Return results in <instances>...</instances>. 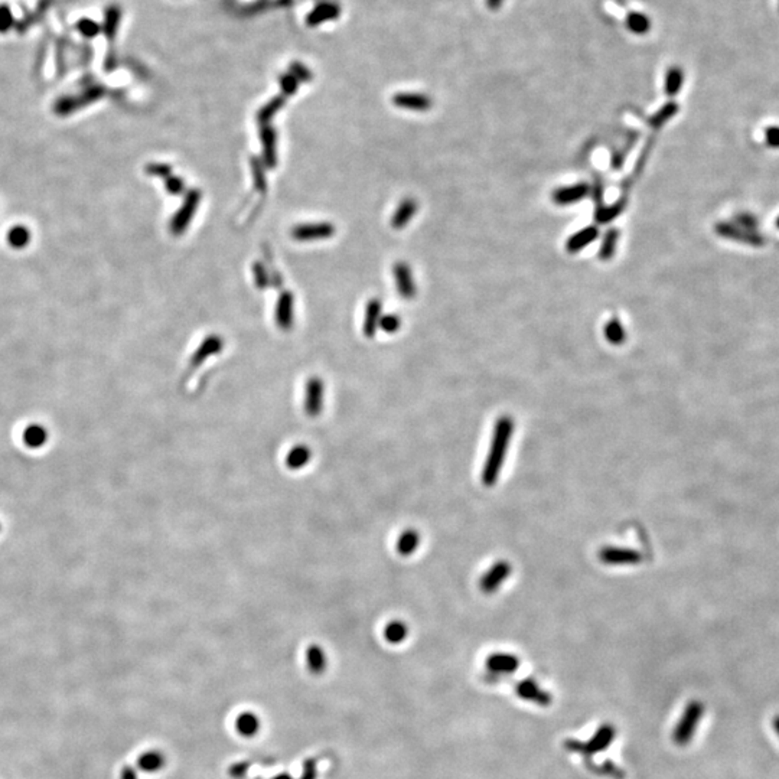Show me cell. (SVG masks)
Returning <instances> with one entry per match:
<instances>
[{
  "label": "cell",
  "instance_id": "cell-1",
  "mask_svg": "<svg viewBox=\"0 0 779 779\" xmlns=\"http://www.w3.org/2000/svg\"><path fill=\"white\" fill-rule=\"evenodd\" d=\"M514 429H515V423L511 416H501L495 421L491 446L481 475L482 484L485 487H492L498 482L502 465H504L506 455L510 449Z\"/></svg>",
  "mask_w": 779,
  "mask_h": 779
},
{
  "label": "cell",
  "instance_id": "cell-2",
  "mask_svg": "<svg viewBox=\"0 0 779 779\" xmlns=\"http://www.w3.org/2000/svg\"><path fill=\"white\" fill-rule=\"evenodd\" d=\"M703 714H705V706H703L701 701L693 700L689 703L672 733V740L678 746H687L690 743V740L696 735Z\"/></svg>",
  "mask_w": 779,
  "mask_h": 779
},
{
  "label": "cell",
  "instance_id": "cell-3",
  "mask_svg": "<svg viewBox=\"0 0 779 779\" xmlns=\"http://www.w3.org/2000/svg\"><path fill=\"white\" fill-rule=\"evenodd\" d=\"M614 739H615V727L611 726V724H603L589 742L583 743V742L569 740V742L564 743V746L570 752H577V753H581V755H583L585 758H589L590 755H593V753H596V752L605 750Z\"/></svg>",
  "mask_w": 779,
  "mask_h": 779
},
{
  "label": "cell",
  "instance_id": "cell-4",
  "mask_svg": "<svg viewBox=\"0 0 779 779\" xmlns=\"http://www.w3.org/2000/svg\"><path fill=\"white\" fill-rule=\"evenodd\" d=\"M599 560L608 566H634L642 562V555L638 550L628 547H603L600 548Z\"/></svg>",
  "mask_w": 779,
  "mask_h": 779
},
{
  "label": "cell",
  "instance_id": "cell-5",
  "mask_svg": "<svg viewBox=\"0 0 779 779\" xmlns=\"http://www.w3.org/2000/svg\"><path fill=\"white\" fill-rule=\"evenodd\" d=\"M511 571H513V567L508 562H504V560L496 562L481 577V581H480L481 590L487 595H491V593L496 592L502 586V583H504L511 576Z\"/></svg>",
  "mask_w": 779,
  "mask_h": 779
},
{
  "label": "cell",
  "instance_id": "cell-6",
  "mask_svg": "<svg viewBox=\"0 0 779 779\" xmlns=\"http://www.w3.org/2000/svg\"><path fill=\"white\" fill-rule=\"evenodd\" d=\"M714 231L724 238L729 240H733V241H739L742 244H749V245H762L765 243V238H762L759 234H757L755 231H747L745 229H740L739 225L733 224H727V222H719L716 224Z\"/></svg>",
  "mask_w": 779,
  "mask_h": 779
},
{
  "label": "cell",
  "instance_id": "cell-7",
  "mask_svg": "<svg viewBox=\"0 0 779 779\" xmlns=\"http://www.w3.org/2000/svg\"><path fill=\"white\" fill-rule=\"evenodd\" d=\"M199 199H201V194L199 191L194 189L187 195V201L185 204L182 205V208L178 211V214L175 215V218L170 222V230L175 234H181L182 231L187 230L189 221L192 219V215L195 212V210L198 208L199 204Z\"/></svg>",
  "mask_w": 779,
  "mask_h": 779
},
{
  "label": "cell",
  "instance_id": "cell-8",
  "mask_svg": "<svg viewBox=\"0 0 779 779\" xmlns=\"http://www.w3.org/2000/svg\"><path fill=\"white\" fill-rule=\"evenodd\" d=\"M325 386L323 383L313 377L306 384L305 391V413L309 417H318L322 413L325 401Z\"/></svg>",
  "mask_w": 779,
  "mask_h": 779
},
{
  "label": "cell",
  "instance_id": "cell-9",
  "mask_svg": "<svg viewBox=\"0 0 779 779\" xmlns=\"http://www.w3.org/2000/svg\"><path fill=\"white\" fill-rule=\"evenodd\" d=\"M222 346H224V342H222V339H221L219 337L211 335V337L205 338L204 342L199 345V348L195 351V354H194L192 358H191L189 368H188V371H187V374H185V381L189 379V375H191L192 371H195V370H196L201 364H203L207 358H210V357L218 354L219 351L222 349Z\"/></svg>",
  "mask_w": 779,
  "mask_h": 779
},
{
  "label": "cell",
  "instance_id": "cell-10",
  "mask_svg": "<svg viewBox=\"0 0 779 779\" xmlns=\"http://www.w3.org/2000/svg\"><path fill=\"white\" fill-rule=\"evenodd\" d=\"M393 103L400 109L412 111H427L433 106L432 98L420 93H398L393 97Z\"/></svg>",
  "mask_w": 779,
  "mask_h": 779
},
{
  "label": "cell",
  "instance_id": "cell-11",
  "mask_svg": "<svg viewBox=\"0 0 779 779\" xmlns=\"http://www.w3.org/2000/svg\"><path fill=\"white\" fill-rule=\"evenodd\" d=\"M515 691L518 697H521L522 700L533 701L538 706H547L551 703L550 694L546 690H543L534 680H531V678H527V680L518 683Z\"/></svg>",
  "mask_w": 779,
  "mask_h": 779
},
{
  "label": "cell",
  "instance_id": "cell-12",
  "mask_svg": "<svg viewBox=\"0 0 779 779\" xmlns=\"http://www.w3.org/2000/svg\"><path fill=\"white\" fill-rule=\"evenodd\" d=\"M335 233V229L331 224H308V225H299L293 229L292 236L294 240L300 241H311V240H322L330 238Z\"/></svg>",
  "mask_w": 779,
  "mask_h": 779
},
{
  "label": "cell",
  "instance_id": "cell-13",
  "mask_svg": "<svg viewBox=\"0 0 779 779\" xmlns=\"http://www.w3.org/2000/svg\"><path fill=\"white\" fill-rule=\"evenodd\" d=\"M103 93H104L103 88L94 87V88L88 90L87 94H86L84 97L80 95V97H65V98H61L60 102L55 104V113H58V114H61V116L69 114V113L75 111V109H79L80 106H84V104H88V103H91V102H94V100H97Z\"/></svg>",
  "mask_w": 779,
  "mask_h": 779
},
{
  "label": "cell",
  "instance_id": "cell-14",
  "mask_svg": "<svg viewBox=\"0 0 779 779\" xmlns=\"http://www.w3.org/2000/svg\"><path fill=\"white\" fill-rule=\"evenodd\" d=\"M589 192H590L589 185L582 182L566 188H559L557 191L553 192L551 198L557 205H570V204L579 203V201H582Z\"/></svg>",
  "mask_w": 779,
  "mask_h": 779
},
{
  "label": "cell",
  "instance_id": "cell-15",
  "mask_svg": "<svg viewBox=\"0 0 779 779\" xmlns=\"http://www.w3.org/2000/svg\"><path fill=\"white\" fill-rule=\"evenodd\" d=\"M487 667L492 672V675H501V674L507 675V674H513L520 667V661L513 654L496 652V654H492L488 658Z\"/></svg>",
  "mask_w": 779,
  "mask_h": 779
},
{
  "label": "cell",
  "instance_id": "cell-16",
  "mask_svg": "<svg viewBox=\"0 0 779 779\" xmlns=\"http://www.w3.org/2000/svg\"><path fill=\"white\" fill-rule=\"evenodd\" d=\"M394 276L400 296L405 299H413L416 294V286L412 278L410 267L405 263H397L394 266Z\"/></svg>",
  "mask_w": 779,
  "mask_h": 779
},
{
  "label": "cell",
  "instance_id": "cell-17",
  "mask_svg": "<svg viewBox=\"0 0 779 779\" xmlns=\"http://www.w3.org/2000/svg\"><path fill=\"white\" fill-rule=\"evenodd\" d=\"M339 13H341V9L337 4L323 2V4H319L315 9H312L308 13L306 23H308V27H318V25H320V23L338 19Z\"/></svg>",
  "mask_w": 779,
  "mask_h": 779
},
{
  "label": "cell",
  "instance_id": "cell-18",
  "mask_svg": "<svg viewBox=\"0 0 779 779\" xmlns=\"http://www.w3.org/2000/svg\"><path fill=\"white\" fill-rule=\"evenodd\" d=\"M276 322L282 330L287 331L293 323V296L292 293H283L276 306Z\"/></svg>",
  "mask_w": 779,
  "mask_h": 779
},
{
  "label": "cell",
  "instance_id": "cell-19",
  "mask_svg": "<svg viewBox=\"0 0 779 779\" xmlns=\"http://www.w3.org/2000/svg\"><path fill=\"white\" fill-rule=\"evenodd\" d=\"M417 208H419L417 203H416L414 199H412V198H407V199L401 201V204H400L398 208L395 210L394 217L391 218L393 229H395V230L405 229L406 225H407V222H409V221L414 217V214L417 212Z\"/></svg>",
  "mask_w": 779,
  "mask_h": 779
},
{
  "label": "cell",
  "instance_id": "cell-20",
  "mask_svg": "<svg viewBox=\"0 0 779 779\" xmlns=\"http://www.w3.org/2000/svg\"><path fill=\"white\" fill-rule=\"evenodd\" d=\"M597 237H599V230L596 227H586L582 231L573 234L567 240L566 250L571 255L579 253L581 250H583L586 245L592 244Z\"/></svg>",
  "mask_w": 779,
  "mask_h": 779
},
{
  "label": "cell",
  "instance_id": "cell-21",
  "mask_svg": "<svg viewBox=\"0 0 779 779\" xmlns=\"http://www.w3.org/2000/svg\"><path fill=\"white\" fill-rule=\"evenodd\" d=\"M311 461H312L311 449L305 445H297L287 452L285 463L289 469L299 470V469H304Z\"/></svg>",
  "mask_w": 779,
  "mask_h": 779
},
{
  "label": "cell",
  "instance_id": "cell-22",
  "mask_svg": "<svg viewBox=\"0 0 779 779\" xmlns=\"http://www.w3.org/2000/svg\"><path fill=\"white\" fill-rule=\"evenodd\" d=\"M381 319V304L380 300L372 299L368 302L367 311H365V320H364V334L365 337H374L377 328L380 325Z\"/></svg>",
  "mask_w": 779,
  "mask_h": 779
},
{
  "label": "cell",
  "instance_id": "cell-23",
  "mask_svg": "<svg viewBox=\"0 0 779 779\" xmlns=\"http://www.w3.org/2000/svg\"><path fill=\"white\" fill-rule=\"evenodd\" d=\"M684 83V71L683 68L672 65L667 69L665 80H664V90L668 97H674L680 93Z\"/></svg>",
  "mask_w": 779,
  "mask_h": 779
},
{
  "label": "cell",
  "instance_id": "cell-24",
  "mask_svg": "<svg viewBox=\"0 0 779 779\" xmlns=\"http://www.w3.org/2000/svg\"><path fill=\"white\" fill-rule=\"evenodd\" d=\"M420 544V534L416 530H406L401 533L397 540V551L401 556H412L413 553L419 548Z\"/></svg>",
  "mask_w": 779,
  "mask_h": 779
},
{
  "label": "cell",
  "instance_id": "cell-25",
  "mask_svg": "<svg viewBox=\"0 0 779 779\" xmlns=\"http://www.w3.org/2000/svg\"><path fill=\"white\" fill-rule=\"evenodd\" d=\"M260 137L264 150V161L269 165V168H273L276 165V140H278V136H276V132L271 128L264 126L262 129Z\"/></svg>",
  "mask_w": 779,
  "mask_h": 779
},
{
  "label": "cell",
  "instance_id": "cell-26",
  "mask_svg": "<svg viewBox=\"0 0 779 779\" xmlns=\"http://www.w3.org/2000/svg\"><path fill=\"white\" fill-rule=\"evenodd\" d=\"M236 727L241 736L253 738L260 729V720L253 713H243L237 717Z\"/></svg>",
  "mask_w": 779,
  "mask_h": 779
},
{
  "label": "cell",
  "instance_id": "cell-27",
  "mask_svg": "<svg viewBox=\"0 0 779 779\" xmlns=\"http://www.w3.org/2000/svg\"><path fill=\"white\" fill-rule=\"evenodd\" d=\"M625 25H626V28L630 29V32H632L635 35H645L651 29L649 18L646 15L641 13V12H630V13H628L626 19H625Z\"/></svg>",
  "mask_w": 779,
  "mask_h": 779
},
{
  "label": "cell",
  "instance_id": "cell-28",
  "mask_svg": "<svg viewBox=\"0 0 779 779\" xmlns=\"http://www.w3.org/2000/svg\"><path fill=\"white\" fill-rule=\"evenodd\" d=\"M306 664L313 674H320L326 668V656L318 645H311L306 651Z\"/></svg>",
  "mask_w": 779,
  "mask_h": 779
},
{
  "label": "cell",
  "instance_id": "cell-29",
  "mask_svg": "<svg viewBox=\"0 0 779 779\" xmlns=\"http://www.w3.org/2000/svg\"><path fill=\"white\" fill-rule=\"evenodd\" d=\"M407 635H409V628L401 621L390 622L384 630V637L390 644H401L407 638Z\"/></svg>",
  "mask_w": 779,
  "mask_h": 779
},
{
  "label": "cell",
  "instance_id": "cell-30",
  "mask_svg": "<svg viewBox=\"0 0 779 779\" xmlns=\"http://www.w3.org/2000/svg\"><path fill=\"white\" fill-rule=\"evenodd\" d=\"M618 240H619V233L615 229L609 230L605 234V237H603L602 244H600V250H599V259L602 262H608L615 256Z\"/></svg>",
  "mask_w": 779,
  "mask_h": 779
},
{
  "label": "cell",
  "instance_id": "cell-31",
  "mask_svg": "<svg viewBox=\"0 0 779 779\" xmlns=\"http://www.w3.org/2000/svg\"><path fill=\"white\" fill-rule=\"evenodd\" d=\"M625 207H626V199H625V198H623V199H619L618 203H615V204L611 205V207L599 205L597 210H596L595 218H596V221L600 222V224H608V222H611L612 219H615L619 214H622V211L625 210Z\"/></svg>",
  "mask_w": 779,
  "mask_h": 779
},
{
  "label": "cell",
  "instance_id": "cell-32",
  "mask_svg": "<svg viewBox=\"0 0 779 779\" xmlns=\"http://www.w3.org/2000/svg\"><path fill=\"white\" fill-rule=\"evenodd\" d=\"M677 113H678V104L674 103V102H670V103L664 104L654 116H652V117L649 118L648 123H649V126H651L652 129H656V130H657V129H661L663 126H664L668 120H671Z\"/></svg>",
  "mask_w": 779,
  "mask_h": 779
},
{
  "label": "cell",
  "instance_id": "cell-33",
  "mask_svg": "<svg viewBox=\"0 0 779 779\" xmlns=\"http://www.w3.org/2000/svg\"><path fill=\"white\" fill-rule=\"evenodd\" d=\"M121 19V11L118 6L111 5L107 11H106V18H104V25H103V31L104 34L113 39L117 34V28H118V23Z\"/></svg>",
  "mask_w": 779,
  "mask_h": 779
},
{
  "label": "cell",
  "instance_id": "cell-34",
  "mask_svg": "<svg viewBox=\"0 0 779 779\" xmlns=\"http://www.w3.org/2000/svg\"><path fill=\"white\" fill-rule=\"evenodd\" d=\"M605 338L612 345H622L626 339V332L618 319H611L605 326Z\"/></svg>",
  "mask_w": 779,
  "mask_h": 779
},
{
  "label": "cell",
  "instance_id": "cell-35",
  "mask_svg": "<svg viewBox=\"0 0 779 779\" xmlns=\"http://www.w3.org/2000/svg\"><path fill=\"white\" fill-rule=\"evenodd\" d=\"M29 240H31V233L27 227H23V225H16V227L11 229L8 233V243L16 250L23 248L29 243Z\"/></svg>",
  "mask_w": 779,
  "mask_h": 779
},
{
  "label": "cell",
  "instance_id": "cell-36",
  "mask_svg": "<svg viewBox=\"0 0 779 779\" xmlns=\"http://www.w3.org/2000/svg\"><path fill=\"white\" fill-rule=\"evenodd\" d=\"M285 106V97L279 95V97H274L271 102H269L264 107H262V110L257 114V118L262 123H267L276 113H278L282 107Z\"/></svg>",
  "mask_w": 779,
  "mask_h": 779
},
{
  "label": "cell",
  "instance_id": "cell-37",
  "mask_svg": "<svg viewBox=\"0 0 779 779\" xmlns=\"http://www.w3.org/2000/svg\"><path fill=\"white\" fill-rule=\"evenodd\" d=\"M140 765L144 771H158L163 765V757L158 752H150L140 759Z\"/></svg>",
  "mask_w": 779,
  "mask_h": 779
},
{
  "label": "cell",
  "instance_id": "cell-38",
  "mask_svg": "<svg viewBox=\"0 0 779 779\" xmlns=\"http://www.w3.org/2000/svg\"><path fill=\"white\" fill-rule=\"evenodd\" d=\"M735 224L739 225L740 229H745V230H747V231H757V229H758V218H757L755 215H753V214L743 212V214H739V215L735 217Z\"/></svg>",
  "mask_w": 779,
  "mask_h": 779
},
{
  "label": "cell",
  "instance_id": "cell-39",
  "mask_svg": "<svg viewBox=\"0 0 779 779\" xmlns=\"http://www.w3.org/2000/svg\"><path fill=\"white\" fill-rule=\"evenodd\" d=\"M290 74L297 81H302V83H308L313 79L312 72L302 62H292L290 64Z\"/></svg>",
  "mask_w": 779,
  "mask_h": 779
},
{
  "label": "cell",
  "instance_id": "cell-40",
  "mask_svg": "<svg viewBox=\"0 0 779 779\" xmlns=\"http://www.w3.org/2000/svg\"><path fill=\"white\" fill-rule=\"evenodd\" d=\"M251 169H253V175L256 178V187H257L259 192L266 194L267 182H266V178H264V169H263L262 163L257 159L253 161V162H251Z\"/></svg>",
  "mask_w": 779,
  "mask_h": 779
},
{
  "label": "cell",
  "instance_id": "cell-41",
  "mask_svg": "<svg viewBox=\"0 0 779 779\" xmlns=\"http://www.w3.org/2000/svg\"><path fill=\"white\" fill-rule=\"evenodd\" d=\"M280 86H282V90H283L285 95H292L297 91L299 81L293 77L290 72H287V74H283L280 77Z\"/></svg>",
  "mask_w": 779,
  "mask_h": 779
},
{
  "label": "cell",
  "instance_id": "cell-42",
  "mask_svg": "<svg viewBox=\"0 0 779 779\" xmlns=\"http://www.w3.org/2000/svg\"><path fill=\"white\" fill-rule=\"evenodd\" d=\"M400 325H401V322H400L398 316H395V315H387V316H384V318L380 319L381 330H383L384 332H388V334L397 332L398 328H400Z\"/></svg>",
  "mask_w": 779,
  "mask_h": 779
},
{
  "label": "cell",
  "instance_id": "cell-43",
  "mask_svg": "<svg viewBox=\"0 0 779 779\" xmlns=\"http://www.w3.org/2000/svg\"><path fill=\"white\" fill-rule=\"evenodd\" d=\"M13 23V16L8 5L0 6V32H8Z\"/></svg>",
  "mask_w": 779,
  "mask_h": 779
},
{
  "label": "cell",
  "instance_id": "cell-44",
  "mask_svg": "<svg viewBox=\"0 0 779 779\" xmlns=\"http://www.w3.org/2000/svg\"><path fill=\"white\" fill-rule=\"evenodd\" d=\"M79 29H80V32H81L83 35H86V36H95V35L98 34V31H100V27H98V25H97L95 22L88 20V19H84V20H81V22L79 23Z\"/></svg>",
  "mask_w": 779,
  "mask_h": 779
},
{
  "label": "cell",
  "instance_id": "cell-45",
  "mask_svg": "<svg viewBox=\"0 0 779 779\" xmlns=\"http://www.w3.org/2000/svg\"><path fill=\"white\" fill-rule=\"evenodd\" d=\"M765 140L769 147L779 149V128L778 126H771L765 130Z\"/></svg>",
  "mask_w": 779,
  "mask_h": 779
},
{
  "label": "cell",
  "instance_id": "cell-46",
  "mask_svg": "<svg viewBox=\"0 0 779 779\" xmlns=\"http://www.w3.org/2000/svg\"><path fill=\"white\" fill-rule=\"evenodd\" d=\"M184 188H185V184L182 182V179H179V178H177V177L168 178V181H166V189L169 191V194L179 195V194L184 192Z\"/></svg>",
  "mask_w": 779,
  "mask_h": 779
},
{
  "label": "cell",
  "instance_id": "cell-47",
  "mask_svg": "<svg viewBox=\"0 0 779 779\" xmlns=\"http://www.w3.org/2000/svg\"><path fill=\"white\" fill-rule=\"evenodd\" d=\"M253 271H255V276H256L257 287L264 289L267 286V274L264 271V267L260 263H257V264L253 266Z\"/></svg>",
  "mask_w": 779,
  "mask_h": 779
},
{
  "label": "cell",
  "instance_id": "cell-48",
  "mask_svg": "<svg viewBox=\"0 0 779 779\" xmlns=\"http://www.w3.org/2000/svg\"><path fill=\"white\" fill-rule=\"evenodd\" d=\"M146 170L147 173L156 175V177H168L170 173V168L168 165H149Z\"/></svg>",
  "mask_w": 779,
  "mask_h": 779
},
{
  "label": "cell",
  "instance_id": "cell-49",
  "mask_svg": "<svg viewBox=\"0 0 779 779\" xmlns=\"http://www.w3.org/2000/svg\"><path fill=\"white\" fill-rule=\"evenodd\" d=\"M300 779H316V762L315 761H308L305 762L304 766V773H302Z\"/></svg>",
  "mask_w": 779,
  "mask_h": 779
},
{
  "label": "cell",
  "instance_id": "cell-50",
  "mask_svg": "<svg viewBox=\"0 0 779 779\" xmlns=\"http://www.w3.org/2000/svg\"><path fill=\"white\" fill-rule=\"evenodd\" d=\"M247 771H248V764H245V762L244 764H237L230 769V775H233L234 778H241L247 773Z\"/></svg>",
  "mask_w": 779,
  "mask_h": 779
},
{
  "label": "cell",
  "instance_id": "cell-51",
  "mask_svg": "<svg viewBox=\"0 0 779 779\" xmlns=\"http://www.w3.org/2000/svg\"><path fill=\"white\" fill-rule=\"evenodd\" d=\"M602 196H603V187H602V181L596 179V182H595V199H596L597 205H600V204H602Z\"/></svg>",
  "mask_w": 779,
  "mask_h": 779
},
{
  "label": "cell",
  "instance_id": "cell-52",
  "mask_svg": "<svg viewBox=\"0 0 779 779\" xmlns=\"http://www.w3.org/2000/svg\"><path fill=\"white\" fill-rule=\"evenodd\" d=\"M504 0H487V6L489 11H499Z\"/></svg>",
  "mask_w": 779,
  "mask_h": 779
},
{
  "label": "cell",
  "instance_id": "cell-53",
  "mask_svg": "<svg viewBox=\"0 0 779 779\" xmlns=\"http://www.w3.org/2000/svg\"><path fill=\"white\" fill-rule=\"evenodd\" d=\"M772 726H773V729H775V732H776V735H778V736H779V714H778V716H775V717H773V720H772Z\"/></svg>",
  "mask_w": 779,
  "mask_h": 779
},
{
  "label": "cell",
  "instance_id": "cell-54",
  "mask_svg": "<svg viewBox=\"0 0 779 779\" xmlns=\"http://www.w3.org/2000/svg\"><path fill=\"white\" fill-rule=\"evenodd\" d=\"M273 779H292V778H290V775H286V773H282V775H279V776H276V778H273Z\"/></svg>",
  "mask_w": 779,
  "mask_h": 779
},
{
  "label": "cell",
  "instance_id": "cell-55",
  "mask_svg": "<svg viewBox=\"0 0 779 779\" xmlns=\"http://www.w3.org/2000/svg\"><path fill=\"white\" fill-rule=\"evenodd\" d=\"M776 225H778V229H779V217H778V219H776Z\"/></svg>",
  "mask_w": 779,
  "mask_h": 779
}]
</instances>
